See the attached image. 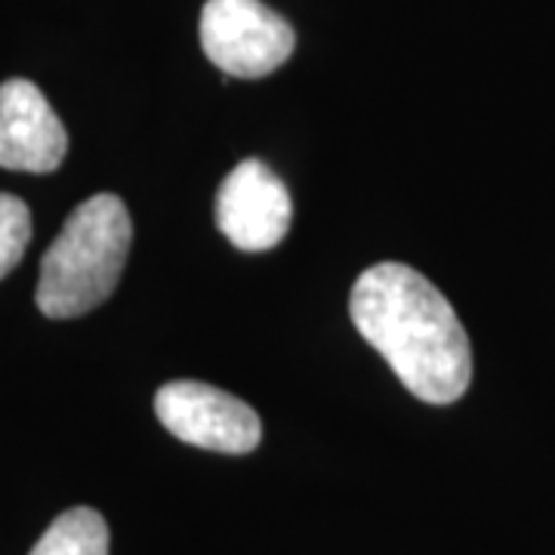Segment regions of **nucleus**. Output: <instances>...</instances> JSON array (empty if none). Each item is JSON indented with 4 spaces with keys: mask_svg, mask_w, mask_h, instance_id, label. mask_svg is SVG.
Returning a JSON list of instances; mask_svg holds the SVG:
<instances>
[{
    "mask_svg": "<svg viewBox=\"0 0 555 555\" xmlns=\"http://www.w3.org/2000/svg\"><path fill=\"white\" fill-rule=\"evenodd\" d=\"M358 334L389 361L408 392L451 404L473 383V346L454 306L429 278L404 262H377L352 287Z\"/></svg>",
    "mask_w": 555,
    "mask_h": 555,
    "instance_id": "nucleus-1",
    "label": "nucleus"
},
{
    "mask_svg": "<svg viewBox=\"0 0 555 555\" xmlns=\"http://www.w3.org/2000/svg\"><path fill=\"white\" fill-rule=\"evenodd\" d=\"M133 241V222L118 195H93L65 219L40 259L38 309L47 318H78L115 294Z\"/></svg>",
    "mask_w": 555,
    "mask_h": 555,
    "instance_id": "nucleus-2",
    "label": "nucleus"
},
{
    "mask_svg": "<svg viewBox=\"0 0 555 555\" xmlns=\"http://www.w3.org/2000/svg\"><path fill=\"white\" fill-rule=\"evenodd\" d=\"M68 152V133L38 83L13 78L0 83V167L53 173Z\"/></svg>",
    "mask_w": 555,
    "mask_h": 555,
    "instance_id": "nucleus-6",
    "label": "nucleus"
},
{
    "mask_svg": "<svg viewBox=\"0 0 555 555\" xmlns=\"http://www.w3.org/2000/svg\"><path fill=\"white\" fill-rule=\"evenodd\" d=\"M201 47L232 78H266L291 60L297 35L262 0H207L201 10Z\"/></svg>",
    "mask_w": 555,
    "mask_h": 555,
    "instance_id": "nucleus-3",
    "label": "nucleus"
},
{
    "mask_svg": "<svg viewBox=\"0 0 555 555\" xmlns=\"http://www.w3.org/2000/svg\"><path fill=\"white\" fill-rule=\"evenodd\" d=\"M294 219V201L281 179L257 158L241 160L217 192V225L244 254L278 247Z\"/></svg>",
    "mask_w": 555,
    "mask_h": 555,
    "instance_id": "nucleus-5",
    "label": "nucleus"
},
{
    "mask_svg": "<svg viewBox=\"0 0 555 555\" xmlns=\"http://www.w3.org/2000/svg\"><path fill=\"white\" fill-rule=\"evenodd\" d=\"M155 414L170 436L217 454H250L262 438V423L250 404L198 379L164 383Z\"/></svg>",
    "mask_w": 555,
    "mask_h": 555,
    "instance_id": "nucleus-4",
    "label": "nucleus"
},
{
    "mask_svg": "<svg viewBox=\"0 0 555 555\" xmlns=\"http://www.w3.org/2000/svg\"><path fill=\"white\" fill-rule=\"evenodd\" d=\"M28 555H108V525L90 506L62 513Z\"/></svg>",
    "mask_w": 555,
    "mask_h": 555,
    "instance_id": "nucleus-7",
    "label": "nucleus"
},
{
    "mask_svg": "<svg viewBox=\"0 0 555 555\" xmlns=\"http://www.w3.org/2000/svg\"><path fill=\"white\" fill-rule=\"evenodd\" d=\"M28 241H31L28 204L16 198V195L0 192V278H7L20 266Z\"/></svg>",
    "mask_w": 555,
    "mask_h": 555,
    "instance_id": "nucleus-8",
    "label": "nucleus"
}]
</instances>
